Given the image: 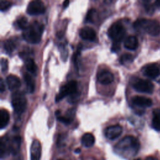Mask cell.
<instances>
[{
	"mask_svg": "<svg viewBox=\"0 0 160 160\" xmlns=\"http://www.w3.org/2000/svg\"><path fill=\"white\" fill-rule=\"evenodd\" d=\"M140 147L138 139L132 136H127L121 139L115 146V152L119 156L129 158L138 153Z\"/></svg>",
	"mask_w": 160,
	"mask_h": 160,
	"instance_id": "obj_1",
	"label": "cell"
},
{
	"mask_svg": "<svg viewBox=\"0 0 160 160\" xmlns=\"http://www.w3.org/2000/svg\"><path fill=\"white\" fill-rule=\"evenodd\" d=\"M44 31V25L38 21H34L22 32V37L26 41L31 44L40 42Z\"/></svg>",
	"mask_w": 160,
	"mask_h": 160,
	"instance_id": "obj_2",
	"label": "cell"
},
{
	"mask_svg": "<svg viewBox=\"0 0 160 160\" xmlns=\"http://www.w3.org/2000/svg\"><path fill=\"white\" fill-rule=\"evenodd\" d=\"M133 26L136 29L142 30L152 36H156L160 34V24L154 19H138L134 22Z\"/></svg>",
	"mask_w": 160,
	"mask_h": 160,
	"instance_id": "obj_3",
	"label": "cell"
},
{
	"mask_svg": "<svg viewBox=\"0 0 160 160\" xmlns=\"http://www.w3.org/2000/svg\"><path fill=\"white\" fill-rule=\"evenodd\" d=\"M11 104L14 112L18 114H21L26 109L27 99L24 94L19 91H16L12 94Z\"/></svg>",
	"mask_w": 160,
	"mask_h": 160,
	"instance_id": "obj_4",
	"label": "cell"
},
{
	"mask_svg": "<svg viewBox=\"0 0 160 160\" xmlns=\"http://www.w3.org/2000/svg\"><path fill=\"white\" fill-rule=\"evenodd\" d=\"M126 34V29L120 21L114 22L108 31V35L114 42H119L123 40Z\"/></svg>",
	"mask_w": 160,
	"mask_h": 160,
	"instance_id": "obj_5",
	"label": "cell"
},
{
	"mask_svg": "<svg viewBox=\"0 0 160 160\" xmlns=\"http://www.w3.org/2000/svg\"><path fill=\"white\" fill-rule=\"evenodd\" d=\"M132 87L138 92L151 94L154 91V84L149 80L139 78H132L131 79Z\"/></svg>",
	"mask_w": 160,
	"mask_h": 160,
	"instance_id": "obj_6",
	"label": "cell"
},
{
	"mask_svg": "<svg viewBox=\"0 0 160 160\" xmlns=\"http://www.w3.org/2000/svg\"><path fill=\"white\" fill-rule=\"evenodd\" d=\"M78 92V82L72 80L62 86L59 90V93L56 95L55 101L59 102L67 96H72Z\"/></svg>",
	"mask_w": 160,
	"mask_h": 160,
	"instance_id": "obj_7",
	"label": "cell"
},
{
	"mask_svg": "<svg viewBox=\"0 0 160 160\" xmlns=\"http://www.w3.org/2000/svg\"><path fill=\"white\" fill-rule=\"evenodd\" d=\"M46 11L44 4L41 1H32L29 2L26 12L31 16H37L43 14Z\"/></svg>",
	"mask_w": 160,
	"mask_h": 160,
	"instance_id": "obj_8",
	"label": "cell"
},
{
	"mask_svg": "<svg viewBox=\"0 0 160 160\" xmlns=\"http://www.w3.org/2000/svg\"><path fill=\"white\" fill-rule=\"evenodd\" d=\"M122 132V128L120 125H112L108 127L105 129V136L108 139L113 140L118 138L121 134Z\"/></svg>",
	"mask_w": 160,
	"mask_h": 160,
	"instance_id": "obj_9",
	"label": "cell"
},
{
	"mask_svg": "<svg viewBox=\"0 0 160 160\" xmlns=\"http://www.w3.org/2000/svg\"><path fill=\"white\" fill-rule=\"evenodd\" d=\"M75 109L74 108H71L68 109V111L66 112L64 116H61V112L58 110L56 111L55 114L57 117V119L61 121V122L65 124H69L71 123V122L73 121L74 115H75Z\"/></svg>",
	"mask_w": 160,
	"mask_h": 160,
	"instance_id": "obj_10",
	"label": "cell"
},
{
	"mask_svg": "<svg viewBox=\"0 0 160 160\" xmlns=\"http://www.w3.org/2000/svg\"><path fill=\"white\" fill-rule=\"evenodd\" d=\"M143 74L151 79H155L160 74V70L155 64H150L146 66L142 69Z\"/></svg>",
	"mask_w": 160,
	"mask_h": 160,
	"instance_id": "obj_11",
	"label": "cell"
},
{
	"mask_svg": "<svg viewBox=\"0 0 160 160\" xmlns=\"http://www.w3.org/2000/svg\"><path fill=\"white\" fill-rule=\"evenodd\" d=\"M98 81L102 84H109L114 81L112 73L108 70H101L97 74Z\"/></svg>",
	"mask_w": 160,
	"mask_h": 160,
	"instance_id": "obj_12",
	"label": "cell"
},
{
	"mask_svg": "<svg viewBox=\"0 0 160 160\" xmlns=\"http://www.w3.org/2000/svg\"><path fill=\"white\" fill-rule=\"evenodd\" d=\"M31 160H39L41 155V145L40 142L35 139L32 141L30 149Z\"/></svg>",
	"mask_w": 160,
	"mask_h": 160,
	"instance_id": "obj_13",
	"label": "cell"
},
{
	"mask_svg": "<svg viewBox=\"0 0 160 160\" xmlns=\"http://www.w3.org/2000/svg\"><path fill=\"white\" fill-rule=\"evenodd\" d=\"M79 36L82 39L93 41L96 38V32L92 28L86 26L81 29Z\"/></svg>",
	"mask_w": 160,
	"mask_h": 160,
	"instance_id": "obj_14",
	"label": "cell"
},
{
	"mask_svg": "<svg viewBox=\"0 0 160 160\" xmlns=\"http://www.w3.org/2000/svg\"><path fill=\"white\" fill-rule=\"evenodd\" d=\"M132 103L141 108H148L151 106L152 101L151 99L141 96H135L132 98Z\"/></svg>",
	"mask_w": 160,
	"mask_h": 160,
	"instance_id": "obj_15",
	"label": "cell"
},
{
	"mask_svg": "<svg viewBox=\"0 0 160 160\" xmlns=\"http://www.w3.org/2000/svg\"><path fill=\"white\" fill-rule=\"evenodd\" d=\"M6 81L8 88L10 91L16 90L21 86V81L19 78L15 75H9L6 78Z\"/></svg>",
	"mask_w": 160,
	"mask_h": 160,
	"instance_id": "obj_16",
	"label": "cell"
},
{
	"mask_svg": "<svg viewBox=\"0 0 160 160\" xmlns=\"http://www.w3.org/2000/svg\"><path fill=\"white\" fill-rule=\"evenodd\" d=\"M138 38L134 36H129L127 37L124 42V46L126 49L131 51L136 50L138 47Z\"/></svg>",
	"mask_w": 160,
	"mask_h": 160,
	"instance_id": "obj_17",
	"label": "cell"
},
{
	"mask_svg": "<svg viewBox=\"0 0 160 160\" xmlns=\"http://www.w3.org/2000/svg\"><path fill=\"white\" fill-rule=\"evenodd\" d=\"M0 152H1V157L2 158L4 156H6L8 154L11 152L10 141L5 136L2 138L1 140Z\"/></svg>",
	"mask_w": 160,
	"mask_h": 160,
	"instance_id": "obj_18",
	"label": "cell"
},
{
	"mask_svg": "<svg viewBox=\"0 0 160 160\" xmlns=\"http://www.w3.org/2000/svg\"><path fill=\"white\" fill-rule=\"evenodd\" d=\"M24 82L26 84V88L28 89V91L30 93H32L34 92L35 89V82L34 81L31 76V75L29 73H25L23 75Z\"/></svg>",
	"mask_w": 160,
	"mask_h": 160,
	"instance_id": "obj_19",
	"label": "cell"
},
{
	"mask_svg": "<svg viewBox=\"0 0 160 160\" xmlns=\"http://www.w3.org/2000/svg\"><path fill=\"white\" fill-rule=\"evenodd\" d=\"M94 142L95 138L94 136L91 133H85L81 138V143L86 148L92 146Z\"/></svg>",
	"mask_w": 160,
	"mask_h": 160,
	"instance_id": "obj_20",
	"label": "cell"
},
{
	"mask_svg": "<svg viewBox=\"0 0 160 160\" xmlns=\"http://www.w3.org/2000/svg\"><path fill=\"white\" fill-rule=\"evenodd\" d=\"M152 126L156 131H160V108L155 109L152 112Z\"/></svg>",
	"mask_w": 160,
	"mask_h": 160,
	"instance_id": "obj_21",
	"label": "cell"
},
{
	"mask_svg": "<svg viewBox=\"0 0 160 160\" xmlns=\"http://www.w3.org/2000/svg\"><path fill=\"white\" fill-rule=\"evenodd\" d=\"M25 66L27 70L32 74L36 76L38 72V67L34 61V60L31 58H28L24 60Z\"/></svg>",
	"mask_w": 160,
	"mask_h": 160,
	"instance_id": "obj_22",
	"label": "cell"
},
{
	"mask_svg": "<svg viewBox=\"0 0 160 160\" xmlns=\"http://www.w3.org/2000/svg\"><path fill=\"white\" fill-rule=\"evenodd\" d=\"M9 112L4 109L0 111V128L2 129L5 128L9 121Z\"/></svg>",
	"mask_w": 160,
	"mask_h": 160,
	"instance_id": "obj_23",
	"label": "cell"
},
{
	"mask_svg": "<svg viewBox=\"0 0 160 160\" xmlns=\"http://www.w3.org/2000/svg\"><path fill=\"white\" fill-rule=\"evenodd\" d=\"M17 46H18L17 40H16L15 39H12V38L8 39L6 41H4V44H3L4 50L8 54L12 53L14 51V50L16 48Z\"/></svg>",
	"mask_w": 160,
	"mask_h": 160,
	"instance_id": "obj_24",
	"label": "cell"
},
{
	"mask_svg": "<svg viewBox=\"0 0 160 160\" xmlns=\"http://www.w3.org/2000/svg\"><path fill=\"white\" fill-rule=\"evenodd\" d=\"M20 144H21V138L19 136H15L10 142L11 152L13 153L17 152L19 149Z\"/></svg>",
	"mask_w": 160,
	"mask_h": 160,
	"instance_id": "obj_25",
	"label": "cell"
},
{
	"mask_svg": "<svg viewBox=\"0 0 160 160\" xmlns=\"http://www.w3.org/2000/svg\"><path fill=\"white\" fill-rule=\"evenodd\" d=\"M16 26L20 29L24 30L29 25H28V21L26 17L24 16H21L19 17L15 22Z\"/></svg>",
	"mask_w": 160,
	"mask_h": 160,
	"instance_id": "obj_26",
	"label": "cell"
},
{
	"mask_svg": "<svg viewBox=\"0 0 160 160\" xmlns=\"http://www.w3.org/2000/svg\"><path fill=\"white\" fill-rule=\"evenodd\" d=\"M132 61H133V57H132V54H129V53L123 54L119 59V61L122 64L131 62Z\"/></svg>",
	"mask_w": 160,
	"mask_h": 160,
	"instance_id": "obj_27",
	"label": "cell"
},
{
	"mask_svg": "<svg viewBox=\"0 0 160 160\" xmlns=\"http://www.w3.org/2000/svg\"><path fill=\"white\" fill-rule=\"evenodd\" d=\"M12 3L10 1H1L0 2V9L1 11H7L11 8Z\"/></svg>",
	"mask_w": 160,
	"mask_h": 160,
	"instance_id": "obj_28",
	"label": "cell"
},
{
	"mask_svg": "<svg viewBox=\"0 0 160 160\" xmlns=\"http://www.w3.org/2000/svg\"><path fill=\"white\" fill-rule=\"evenodd\" d=\"M96 10L94 9H90L87 14H86V16L85 18V21L86 22H92L93 20V16L95 14Z\"/></svg>",
	"mask_w": 160,
	"mask_h": 160,
	"instance_id": "obj_29",
	"label": "cell"
},
{
	"mask_svg": "<svg viewBox=\"0 0 160 160\" xmlns=\"http://www.w3.org/2000/svg\"><path fill=\"white\" fill-rule=\"evenodd\" d=\"M1 69L2 72H6L8 69V61L6 59L1 58Z\"/></svg>",
	"mask_w": 160,
	"mask_h": 160,
	"instance_id": "obj_30",
	"label": "cell"
},
{
	"mask_svg": "<svg viewBox=\"0 0 160 160\" xmlns=\"http://www.w3.org/2000/svg\"><path fill=\"white\" fill-rule=\"evenodd\" d=\"M80 51H81V48H79V47H78L76 52L74 54L73 56V61H74V66L77 69H78V60L79 58V56L80 55Z\"/></svg>",
	"mask_w": 160,
	"mask_h": 160,
	"instance_id": "obj_31",
	"label": "cell"
},
{
	"mask_svg": "<svg viewBox=\"0 0 160 160\" xmlns=\"http://www.w3.org/2000/svg\"><path fill=\"white\" fill-rule=\"evenodd\" d=\"M121 48V46H120V43L119 42H113L112 46H111V51L113 52H117L118 51H119V50Z\"/></svg>",
	"mask_w": 160,
	"mask_h": 160,
	"instance_id": "obj_32",
	"label": "cell"
},
{
	"mask_svg": "<svg viewBox=\"0 0 160 160\" xmlns=\"http://www.w3.org/2000/svg\"><path fill=\"white\" fill-rule=\"evenodd\" d=\"M5 91V84L3 81V79L1 78L0 80V91L1 92H3Z\"/></svg>",
	"mask_w": 160,
	"mask_h": 160,
	"instance_id": "obj_33",
	"label": "cell"
},
{
	"mask_svg": "<svg viewBox=\"0 0 160 160\" xmlns=\"http://www.w3.org/2000/svg\"><path fill=\"white\" fill-rule=\"evenodd\" d=\"M69 4V1H65L63 2V4H62V6H63V8H66L68 5Z\"/></svg>",
	"mask_w": 160,
	"mask_h": 160,
	"instance_id": "obj_34",
	"label": "cell"
},
{
	"mask_svg": "<svg viewBox=\"0 0 160 160\" xmlns=\"http://www.w3.org/2000/svg\"><path fill=\"white\" fill-rule=\"evenodd\" d=\"M144 160H159L157 158H154V157H151V156H149V157H147Z\"/></svg>",
	"mask_w": 160,
	"mask_h": 160,
	"instance_id": "obj_35",
	"label": "cell"
},
{
	"mask_svg": "<svg viewBox=\"0 0 160 160\" xmlns=\"http://www.w3.org/2000/svg\"><path fill=\"white\" fill-rule=\"evenodd\" d=\"M155 5L158 7H160V0H158V1H155Z\"/></svg>",
	"mask_w": 160,
	"mask_h": 160,
	"instance_id": "obj_36",
	"label": "cell"
},
{
	"mask_svg": "<svg viewBox=\"0 0 160 160\" xmlns=\"http://www.w3.org/2000/svg\"><path fill=\"white\" fill-rule=\"evenodd\" d=\"M81 152V149L79 148H77L76 150H75V152L76 153H79Z\"/></svg>",
	"mask_w": 160,
	"mask_h": 160,
	"instance_id": "obj_37",
	"label": "cell"
},
{
	"mask_svg": "<svg viewBox=\"0 0 160 160\" xmlns=\"http://www.w3.org/2000/svg\"><path fill=\"white\" fill-rule=\"evenodd\" d=\"M134 160H141V159H134Z\"/></svg>",
	"mask_w": 160,
	"mask_h": 160,
	"instance_id": "obj_38",
	"label": "cell"
},
{
	"mask_svg": "<svg viewBox=\"0 0 160 160\" xmlns=\"http://www.w3.org/2000/svg\"><path fill=\"white\" fill-rule=\"evenodd\" d=\"M159 81V82H160V79H159V81Z\"/></svg>",
	"mask_w": 160,
	"mask_h": 160,
	"instance_id": "obj_39",
	"label": "cell"
},
{
	"mask_svg": "<svg viewBox=\"0 0 160 160\" xmlns=\"http://www.w3.org/2000/svg\"><path fill=\"white\" fill-rule=\"evenodd\" d=\"M58 160H64V159H58Z\"/></svg>",
	"mask_w": 160,
	"mask_h": 160,
	"instance_id": "obj_40",
	"label": "cell"
}]
</instances>
